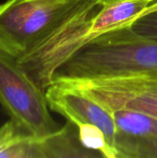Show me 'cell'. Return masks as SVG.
<instances>
[{"label":"cell","mask_w":157,"mask_h":158,"mask_svg":"<svg viewBox=\"0 0 157 158\" xmlns=\"http://www.w3.org/2000/svg\"><path fill=\"white\" fill-rule=\"evenodd\" d=\"M156 0H121L103 4L93 18V38L108 31L129 25Z\"/></svg>","instance_id":"obj_8"},{"label":"cell","mask_w":157,"mask_h":158,"mask_svg":"<svg viewBox=\"0 0 157 158\" xmlns=\"http://www.w3.org/2000/svg\"><path fill=\"white\" fill-rule=\"evenodd\" d=\"M157 9V0L156 1H155V2H153V3H151L150 5H149V6L145 9V11L143 13V14H144V13H147V12H149V11H153V10H156ZM142 14V15H143Z\"/></svg>","instance_id":"obj_14"},{"label":"cell","mask_w":157,"mask_h":158,"mask_svg":"<svg viewBox=\"0 0 157 158\" xmlns=\"http://www.w3.org/2000/svg\"><path fill=\"white\" fill-rule=\"evenodd\" d=\"M148 70H157V42L137 35L126 25L85 43L56 70L53 81L93 79Z\"/></svg>","instance_id":"obj_1"},{"label":"cell","mask_w":157,"mask_h":158,"mask_svg":"<svg viewBox=\"0 0 157 158\" xmlns=\"http://www.w3.org/2000/svg\"><path fill=\"white\" fill-rule=\"evenodd\" d=\"M0 158H38L37 138L9 119L0 127Z\"/></svg>","instance_id":"obj_9"},{"label":"cell","mask_w":157,"mask_h":158,"mask_svg":"<svg viewBox=\"0 0 157 158\" xmlns=\"http://www.w3.org/2000/svg\"><path fill=\"white\" fill-rule=\"evenodd\" d=\"M118 131L140 138L157 137V118L144 113L119 109L111 114Z\"/></svg>","instance_id":"obj_10"},{"label":"cell","mask_w":157,"mask_h":158,"mask_svg":"<svg viewBox=\"0 0 157 158\" xmlns=\"http://www.w3.org/2000/svg\"><path fill=\"white\" fill-rule=\"evenodd\" d=\"M79 130V137L84 147L100 153L103 157L118 158L116 151L109 145L105 133L98 127L88 124H75Z\"/></svg>","instance_id":"obj_12"},{"label":"cell","mask_w":157,"mask_h":158,"mask_svg":"<svg viewBox=\"0 0 157 158\" xmlns=\"http://www.w3.org/2000/svg\"><path fill=\"white\" fill-rule=\"evenodd\" d=\"M81 0H7L0 4V51L29 53Z\"/></svg>","instance_id":"obj_3"},{"label":"cell","mask_w":157,"mask_h":158,"mask_svg":"<svg viewBox=\"0 0 157 158\" xmlns=\"http://www.w3.org/2000/svg\"><path fill=\"white\" fill-rule=\"evenodd\" d=\"M53 81L85 95L110 115L119 109H129L157 118V70Z\"/></svg>","instance_id":"obj_5"},{"label":"cell","mask_w":157,"mask_h":158,"mask_svg":"<svg viewBox=\"0 0 157 158\" xmlns=\"http://www.w3.org/2000/svg\"><path fill=\"white\" fill-rule=\"evenodd\" d=\"M45 96L50 110L61 115L66 120L74 124H93L101 129L118 156L116 150L118 127L106 110L77 91L55 81L45 90Z\"/></svg>","instance_id":"obj_6"},{"label":"cell","mask_w":157,"mask_h":158,"mask_svg":"<svg viewBox=\"0 0 157 158\" xmlns=\"http://www.w3.org/2000/svg\"><path fill=\"white\" fill-rule=\"evenodd\" d=\"M102 6L99 0H81L47 36L16 59L19 67L43 91L50 86L56 70L93 39V18Z\"/></svg>","instance_id":"obj_2"},{"label":"cell","mask_w":157,"mask_h":158,"mask_svg":"<svg viewBox=\"0 0 157 158\" xmlns=\"http://www.w3.org/2000/svg\"><path fill=\"white\" fill-rule=\"evenodd\" d=\"M129 27L137 35L157 42V9L137 17Z\"/></svg>","instance_id":"obj_13"},{"label":"cell","mask_w":157,"mask_h":158,"mask_svg":"<svg viewBox=\"0 0 157 158\" xmlns=\"http://www.w3.org/2000/svg\"><path fill=\"white\" fill-rule=\"evenodd\" d=\"M102 4H108V3H114L117 1H121V0H99Z\"/></svg>","instance_id":"obj_15"},{"label":"cell","mask_w":157,"mask_h":158,"mask_svg":"<svg viewBox=\"0 0 157 158\" xmlns=\"http://www.w3.org/2000/svg\"><path fill=\"white\" fill-rule=\"evenodd\" d=\"M0 105L13 122L36 138L61 129L50 114L45 92L19 67L14 57L1 51Z\"/></svg>","instance_id":"obj_4"},{"label":"cell","mask_w":157,"mask_h":158,"mask_svg":"<svg viewBox=\"0 0 157 158\" xmlns=\"http://www.w3.org/2000/svg\"><path fill=\"white\" fill-rule=\"evenodd\" d=\"M118 158H157V137L140 138L118 131Z\"/></svg>","instance_id":"obj_11"},{"label":"cell","mask_w":157,"mask_h":158,"mask_svg":"<svg viewBox=\"0 0 157 158\" xmlns=\"http://www.w3.org/2000/svg\"><path fill=\"white\" fill-rule=\"evenodd\" d=\"M37 147L39 158L103 157L100 153L82 145L78 127L69 120L56 132L37 138Z\"/></svg>","instance_id":"obj_7"}]
</instances>
